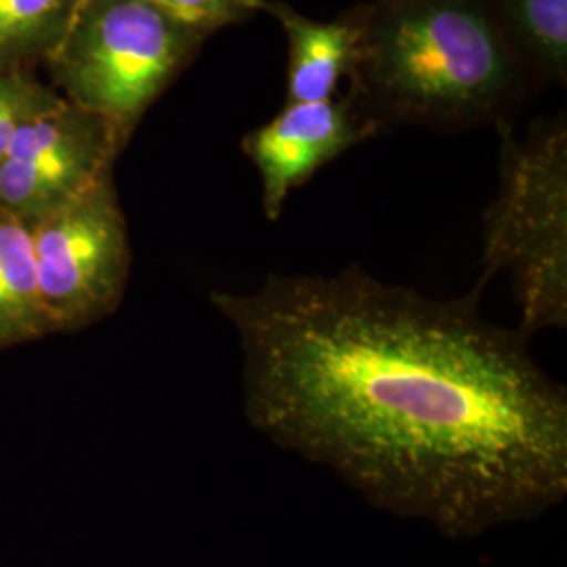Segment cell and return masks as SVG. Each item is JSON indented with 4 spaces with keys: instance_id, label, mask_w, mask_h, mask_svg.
<instances>
[{
    "instance_id": "obj_12",
    "label": "cell",
    "mask_w": 567,
    "mask_h": 567,
    "mask_svg": "<svg viewBox=\"0 0 567 567\" xmlns=\"http://www.w3.org/2000/svg\"><path fill=\"white\" fill-rule=\"evenodd\" d=\"M61 100L60 93L42 82L37 72H0V163L21 128Z\"/></svg>"
},
{
    "instance_id": "obj_4",
    "label": "cell",
    "mask_w": 567,
    "mask_h": 567,
    "mask_svg": "<svg viewBox=\"0 0 567 567\" xmlns=\"http://www.w3.org/2000/svg\"><path fill=\"white\" fill-rule=\"evenodd\" d=\"M210 37L143 0H86L47 63L51 86L128 142Z\"/></svg>"
},
{
    "instance_id": "obj_7",
    "label": "cell",
    "mask_w": 567,
    "mask_h": 567,
    "mask_svg": "<svg viewBox=\"0 0 567 567\" xmlns=\"http://www.w3.org/2000/svg\"><path fill=\"white\" fill-rule=\"evenodd\" d=\"M379 133L347 95L286 103L271 121L248 131L240 147L259 175L265 217L278 221L288 198L316 173Z\"/></svg>"
},
{
    "instance_id": "obj_5",
    "label": "cell",
    "mask_w": 567,
    "mask_h": 567,
    "mask_svg": "<svg viewBox=\"0 0 567 567\" xmlns=\"http://www.w3.org/2000/svg\"><path fill=\"white\" fill-rule=\"evenodd\" d=\"M30 231L51 332L81 330L118 309L131 274V244L114 173L30 225Z\"/></svg>"
},
{
    "instance_id": "obj_3",
    "label": "cell",
    "mask_w": 567,
    "mask_h": 567,
    "mask_svg": "<svg viewBox=\"0 0 567 567\" xmlns=\"http://www.w3.org/2000/svg\"><path fill=\"white\" fill-rule=\"evenodd\" d=\"M501 131V185L484 215L482 278L505 274L519 309L517 330L532 337L567 326V128L536 124L524 140Z\"/></svg>"
},
{
    "instance_id": "obj_6",
    "label": "cell",
    "mask_w": 567,
    "mask_h": 567,
    "mask_svg": "<svg viewBox=\"0 0 567 567\" xmlns=\"http://www.w3.org/2000/svg\"><path fill=\"white\" fill-rule=\"evenodd\" d=\"M126 143L112 122L61 100L16 135L0 163V206L37 224L114 173Z\"/></svg>"
},
{
    "instance_id": "obj_10",
    "label": "cell",
    "mask_w": 567,
    "mask_h": 567,
    "mask_svg": "<svg viewBox=\"0 0 567 567\" xmlns=\"http://www.w3.org/2000/svg\"><path fill=\"white\" fill-rule=\"evenodd\" d=\"M86 0H0V72H37L65 41Z\"/></svg>"
},
{
    "instance_id": "obj_11",
    "label": "cell",
    "mask_w": 567,
    "mask_h": 567,
    "mask_svg": "<svg viewBox=\"0 0 567 567\" xmlns=\"http://www.w3.org/2000/svg\"><path fill=\"white\" fill-rule=\"evenodd\" d=\"M511 51L548 81L567 79V0H489Z\"/></svg>"
},
{
    "instance_id": "obj_2",
    "label": "cell",
    "mask_w": 567,
    "mask_h": 567,
    "mask_svg": "<svg viewBox=\"0 0 567 567\" xmlns=\"http://www.w3.org/2000/svg\"><path fill=\"white\" fill-rule=\"evenodd\" d=\"M351 11L362 37L347 97L379 131L471 126L517 100L524 65L489 0H374Z\"/></svg>"
},
{
    "instance_id": "obj_13",
    "label": "cell",
    "mask_w": 567,
    "mask_h": 567,
    "mask_svg": "<svg viewBox=\"0 0 567 567\" xmlns=\"http://www.w3.org/2000/svg\"><path fill=\"white\" fill-rule=\"evenodd\" d=\"M204 34L238 25L261 13L265 0H143Z\"/></svg>"
},
{
    "instance_id": "obj_8",
    "label": "cell",
    "mask_w": 567,
    "mask_h": 567,
    "mask_svg": "<svg viewBox=\"0 0 567 567\" xmlns=\"http://www.w3.org/2000/svg\"><path fill=\"white\" fill-rule=\"evenodd\" d=\"M261 13L280 23L288 42L286 103L328 102L360 58V23L353 11L311 20L282 0H265Z\"/></svg>"
},
{
    "instance_id": "obj_9",
    "label": "cell",
    "mask_w": 567,
    "mask_h": 567,
    "mask_svg": "<svg viewBox=\"0 0 567 567\" xmlns=\"http://www.w3.org/2000/svg\"><path fill=\"white\" fill-rule=\"evenodd\" d=\"M51 334L30 225L0 206V351Z\"/></svg>"
},
{
    "instance_id": "obj_1",
    "label": "cell",
    "mask_w": 567,
    "mask_h": 567,
    "mask_svg": "<svg viewBox=\"0 0 567 567\" xmlns=\"http://www.w3.org/2000/svg\"><path fill=\"white\" fill-rule=\"evenodd\" d=\"M480 290L431 299L351 265L213 290L236 330L248 423L374 507L450 536L545 513L567 494V393Z\"/></svg>"
}]
</instances>
